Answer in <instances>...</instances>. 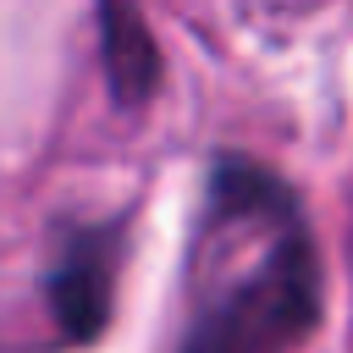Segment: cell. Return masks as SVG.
<instances>
[{
  "mask_svg": "<svg viewBox=\"0 0 353 353\" xmlns=\"http://www.w3.org/2000/svg\"><path fill=\"white\" fill-rule=\"evenodd\" d=\"M320 320V259L292 193L254 160H215L182 353H287Z\"/></svg>",
  "mask_w": 353,
  "mask_h": 353,
  "instance_id": "1",
  "label": "cell"
},
{
  "mask_svg": "<svg viewBox=\"0 0 353 353\" xmlns=\"http://www.w3.org/2000/svg\"><path fill=\"white\" fill-rule=\"evenodd\" d=\"M110 276H116V237L110 232H83L55 265L50 298L55 314L72 336H94L110 314Z\"/></svg>",
  "mask_w": 353,
  "mask_h": 353,
  "instance_id": "2",
  "label": "cell"
},
{
  "mask_svg": "<svg viewBox=\"0 0 353 353\" xmlns=\"http://www.w3.org/2000/svg\"><path fill=\"white\" fill-rule=\"evenodd\" d=\"M99 39H105V72L121 105H143L160 83V50L132 0H105L99 6Z\"/></svg>",
  "mask_w": 353,
  "mask_h": 353,
  "instance_id": "3",
  "label": "cell"
}]
</instances>
